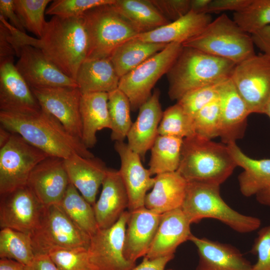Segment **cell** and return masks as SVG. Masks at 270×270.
Here are the masks:
<instances>
[{
  "instance_id": "c3c4849f",
  "label": "cell",
  "mask_w": 270,
  "mask_h": 270,
  "mask_svg": "<svg viewBox=\"0 0 270 270\" xmlns=\"http://www.w3.org/2000/svg\"><path fill=\"white\" fill-rule=\"evenodd\" d=\"M10 32L2 22H0V61L14 57L15 50L9 40Z\"/></svg>"
},
{
  "instance_id": "f1b7e54d",
  "label": "cell",
  "mask_w": 270,
  "mask_h": 270,
  "mask_svg": "<svg viewBox=\"0 0 270 270\" xmlns=\"http://www.w3.org/2000/svg\"><path fill=\"white\" fill-rule=\"evenodd\" d=\"M120 78L110 58L86 59L81 64L76 82L82 94L104 92L117 88Z\"/></svg>"
},
{
  "instance_id": "d6a6232c",
  "label": "cell",
  "mask_w": 270,
  "mask_h": 270,
  "mask_svg": "<svg viewBox=\"0 0 270 270\" xmlns=\"http://www.w3.org/2000/svg\"><path fill=\"white\" fill-rule=\"evenodd\" d=\"M182 142L176 137L158 136L150 150L148 170L152 176L177 171Z\"/></svg>"
},
{
  "instance_id": "3957f363",
  "label": "cell",
  "mask_w": 270,
  "mask_h": 270,
  "mask_svg": "<svg viewBox=\"0 0 270 270\" xmlns=\"http://www.w3.org/2000/svg\"><path fill=\"white\" fill-rule=\"evenodd\" d=\"M236 65L229 60L182 46L166 74L168 96L177 101L192 90L220 84L230 78Z\"/></svg>"
},
{
  "instance_id": "7402d4cb",
  "label": "cell",
  "mask_w": 270,
  "mask_h": 270,
  "mask_svg": "<svg viewBox=\"0 0 270 270\" xmlns=\"http://www.w3.org/2000/svg\"><path fill=\"white\" fill-rule=\"evenodd\" d=\"M191 224L180 208L162 214L154 238L144 257L152 260L174 255L177 248L188 240L192 234Z\"/></svg>"
},
{
  "instance_id": "4fadbf2b",
  "label": "cell",
  "mask_w": 270,
  "mask_h": 270,
  "mask_svg": "<svg viewBox=\"0 0 270 270\" xmlns=\"http://www.w3.org/2000/svg\"><path fill=\"white\" fill-rule=\"evenodd\" d=\"M44 206L26 185L0 194V226L31 234L38 226Z\"/></svg>"
},
{
  "instance_id": "277c9868",
  "label": "cell",
  "mask_w": 270,
  "mask_h": 270,
  "mask_svg": "<svg viewBox=\"0 0 270 270\" xmlns=\"http://www.w3.org/2000/svg\"><path fill=\"white\" fill-rule=\"evenodd\" d=\"M236 166L227 145L196 134L183 139L177 172L187 182L220 186Z\"/></svg>"
},
{
  "instance_id": "ac0fdd59",
  "label": "cell",
  "mask_w": 270,
  "mask_h": 270,
  "mask_svg": "<svg viewBox=\"0 0 270 270\" xmlns=\"http://www.w3.org/2000/svg\"><path fill=\"white\" fill-rule=\"evenodd\" d=\"M114 148L120 160L118 170L128 194V211L144 206L146 192L152 188L154 178L143 166L140 156L127 144L115 142Z\"/></svg>"
},
{
  "instance_id": "f6af8a7d",
  "label": "cell",
  "mask_w": 270,
  "mask_h": 270,
  "mask_svg": "<svg viewBox=\"0 0 270 270\" xmlns=\"http://www.w3.org/2000/svg\"><path fill=\"white\" fill-rule=\"evenodd\" d=\"M190 0H151L162 16L174 22L190 12Z\"/></svg>"
},
{
  "instance_id": "52a82bcc",
  "label": "cell",
  "mask_w": 270,
  "mask_h": 270,
  "mask_svg": "<svg viewBox=\"0 0 270 270\" xmlns=\"http://www.w3.org/2000/svg\"><path fill=\"white\" fill-rule=\"evenodd\" d=\"M82 17L88 36L86 59L109 58L120 45L138 34L113 4L91 8Z\"/></svg>"
},
{
  "instance_id": "9c48e42d",
  "label": "cell",
  "mask_w": 270,
  "mask_h": 270,
  "mask_svg": "<svg viewBox=\"0 0 270 270\" xmlns=\"http://www.w3.org/2000/svg\"><path fill=\"white\" fill-rule=\"evenodd\" d=\"M182 48V44H169L120 78L118 88L128 98L132 111L139 110L150 98L154 86L166 74Z\"/></svg>"
},
{
  "instance_id": "2e32d148",
  "label": "cell",
  "mask_w": 270,
  "mask_h": 270,
  "mask_svg": "<svg viewBox=\"0 0 270 270\" xmlns=\"http://www.w3.org/2000/svg\"><path fill=\"white\" fill-rule=\"evenodd\" d=\"M41 109L31 88L14 64V57L0 61V112L28 114Z\"/></svg>"
},
{
  "instance_id": "1f68e13d",
  "label": "cell",
  "mask_w": 270,
  "mask_h": 270,
  "mask_svg": "<svg viewBox=\"0 0 270 270\" xmlns=\"http://www.w3.org/2000/svg\"><path fill=\"white\" fill-rule=\"evenodd\" d=\"M168 44L146 42L134 37L120 45L109 58L120 78Z\"/></svg>"
},
{
  "instance_id": "d590c367",
  "label": "cell",
  "mask_w": 270,
  "mask_h": 270,
  "mask_svg": "<svg viewBox=\"0 0 270 270\" xmlns=\"http://www.w3.org/2000/svg\"><path fill=\"white\" fill-rule=\"evenodd\" d=\"M108 108L112 130L110 138L115 142H124L132 124L130 100L118 88L108 93Z\"/></svg>"
},
{
  "instance_id": "5b68a950",
  "label": "cell",
  "mask_w": 270,
  "mask_h": 270,
  "mask_svg": "<svg viewBox=\"0 0 270 270\" xmlns=\"http://www.w3.org/2000/svg\"><path fill=\"white\" fill-rule=\"evenodd\" d=\"M187 182L180 208L192 224L198 223L202 218H212L240 233L250 232L260 227L259 218L241 214L227 204L220 196V186Z\"/></svg>"
},
{
  "instance_id": "836d02e7",
  "label": "cell",
  "mask_w": 270,
  "mask_h": 270,
  "mask_svg": "<svg viewBox=\"0 0 270 270\" xmlns=\"http://www.w3.org/2000/svg\"><path fill=\"white\" fill-rule=\"evenodd\" d=\"M58 204L69 218L90 236L99 228L92 206L71 183Z\"/></svg>"
},
{
  "instance_id": "ba28073f",
  "label": "cell",
  "mask_w": 270,
  "mask_h": 270,
  "mask_svg": "<svg viewBox=\"0 0 270 270\" xmlns=\"http://www.w3.org/2000/svg\"><path fill=\"white\" fill-rule=\"evenodd\" d=\"M30 236L36 255L48 254L54 248L88 249L90 241V236L69 218L58 204L44 206Z\"/></svg>"
},
{
  "instance_id": "603a6c76",
  "label": "cell",
  "mask_w": 270,
  "mask_h": 270,
  "mask_svg": "<svg viewBox=\"0 0 270 270\" xmlns=\"http://www.w3.org/2000/svg\"><path fill=\"white\" fill-rule=\"evenodd\" d=\"M188 240L197 248L199 260L196 270H252L250 262L230 244L192 234Z\"/></svg>"
},
{
  "instance_id": "74e56055",
  "label": "cell",
  "mask_w": 270,
  "mask_h": 270,
  "mask_svg": "<svg viewBox=\"0 0 270 270\" xmlns=\"http://www.w3.org/2000/svg\"><path fill=\"white\" fill-rule=\"evenodd\" d=\"M50 0H14L15 10L24 28L36 35L42 36L47 22L44 12Z\"/></svg>"
},
{
  "instance_id": "4dcf8cb0",
  "label": "cell",
  "mask_w": 270,
  "mask_h": 270,
  "mask_svg": "<svg viewBox=\"0 0 270 270\" xmlns=\"http://www.w3.org/2000/svg\"><path fill=\"white\" fill-rule=\"evenodd\" d=\"M113 6L138 34L151 32L170 22L151 0H116Z\"/></svg>"
},
{
  "instance_id": "30bf717a",
  "label": "cell",
  "mask_w": 270,
  "mask_h": 270,
  "mask_svg": "<svg viewBox=\"0 0 270 270\" xmlns=\"http://www.w3.org/2000/svg\"><path fill=\"white\" fill-rule=\"evenodd\" d=\"M250 114H266L270 100V58L255 54L236 64L230 77Z\"/></svg>"
},
{
  "instance_id": "e575fe53",
  "label": "cell",
  "mask_w": 270,
  "mask_h": 270,
  "mask_svg": "<svg viewBox=\"0 0 270 270\" xmlns=\"http://www.w3.org/2000/svg\"><path fill=\"white\" fill-rule=\"evenodd\" d=\"M36 256L30 234L10 228L0 231V258L15 260L25 266Z\"/></svg>"
},
{
  "instance_id": "cb8c5ba5",
  "label": "cell",
  "mask_w": 270,
  "mask_h": 270,
  "mask_svg": "<svg viewBox=\"0 0 270 270\" xmlns=\"http://www.w3.org/2000/svg\"><path fill=\"white\" fill-rule=\"evenodd\" d=\"M128 197L119 170L108 169L93 208L99 228L114 224L128 207Z\"/></svg>"
},
{
  "instance_id": "7a4b0ae2",
  "label": "cell",
  "mask_w": 270,
  "mask_h": 270,
  "mask_svg": "<svg viewBox=\"0 0 270 270\" xmlns=\"http://www.w3.org/2000/svg\"><path fill=\"white\" fill-rule=\"evenodd\" d=\"M0 126L20 136L50 156L66 159L74 154L86 158L94 154L72 136L52 114L41 109L32 114L0 112Z\"/></svg>"
},
{
  "instance_id": "9a60e30c",
  "label": "cell",
  "mask_w": 270,
  "mask_h": 270,
  "mask_svg": "<svg viewBox=\"0 0 270 270\" xmlns=\"http://www.w3.org/2000/svg\"><path fill=\"white\" fill-rule=\"evenodd\" d=\"M16 66L31 88H78L75 80L62 72L40 50L30 46L20 48Z\"/></svg>"
},
{
  "instance_id": "f5cc1de1",
  "label": "cell",
  "mask_w": 270,
  "mask_h": 270,
  "mask_svg": "<svg viewBox=\"0 0 270 270\" xmlns=\"http://www.w3.org/2000/svg\"><path fill=\"white\" fill-rule=\"evenodd\" d=\"M0 270H25V265L14 260L1 258Z\"/></svg>"
},
{
  "instance_id": "8992f818",
  "label": "cell",
  "mask_w": 270,
  "mask_h": 270,
  "mask_svg": "<svg viewBox=\"0 0 270 270\" xmlns=\"http://www.w3.org/2000/svg\"><path fill=\"white\" fill-rule=\"evenodd\" d=\"M182 45L236 64L256 54L251 34L226 14L212 20L199 34Z\"/></svg>"
},
{
  "instance_id": "816d5d0a",
  "label": "cell",
  "mask_w": 270,
  "mask_h": 270,
  "mask_svg": "<svg viewBox=\"0 0 270 270\" xmlns=\"http://www.w3.org/2000/svg\"><path fill=\"white\" fill-rule=\"evenodd\" d=\"M25 270H60L48 254H36Z\"/></svg>"
},
{
  "instance_id": "db71d44e",
  "label": "cell",
  "mask_w": 270,
  "mask_h": 270,
  "mask_svg": "<svg viewBox=\"0 0 270 270\" xmlns=\"http://www.w3.org/2000/svg\"><path fill=\"white\" fill-rule=\"evenodd\" d=\"M212 0H190V11L196 14H206V10Z\"/></svg>"
},
{
  "instance_id": "bcb514c9",
  "label": "cell",
  "mask_w": 270,
  "mask_h": 270,
  "mask_svg": "<svg viewBox=\"0 0 270 270\" xmlns=\"http://www.w3.org/2000/svg\"><path fill=\"white\" fill-rule=\"evenodd\" d=\"M252 0H212L206 14L219 12L226 10L238 12L247 7Z\"/></svg>"
},
{
  "instance_id": "4316f807",
  "label": "cell",
  "mask_w": 270,
  "mask_h": 270,
  "mask_svg": "<svg viewBox=\"0 0 270 270\" xmlns=\"http://www.w3.org/2000/svg\"><path fill=\"white\" fill-rule=\"evenodd\" d=\"M212 19L209 14L190 11L180 19L134 38L144 42L169 44H182L199 34Z\"/></svg>"
},
{
  "instance_id": "9f6ffc18",
  "label": "cell",
  "mask_w": 270,
  "mask_h": 270,
  "mask_svg": "<svg viewBox=\"0 0 270 270\" xmlns=\"http://www.w3.org/2000/svg\"><path fill=\"white\" fill-rule=\"evenodd\" d=\"M12 133L0 126V148L4 146L10 140Z\"/></svg>"
},
{
  "instance_id": "484cf974",
  "label": "cell",
  "mask_w": 270,
  "mask_h": 270,
  "mask_svg": "<svg viewBox=\"0 0 270 270\" xmlns=\"http://www.w3.org/2000/svg\"><path fill=\"white\" fill-rule=\"evenodd\" d=\"M152 190L144 200V207L162 214L181 208L184 200L186 180L177 172L156 175Z\"/></svg>"
},
{
  "instance_id": "7dc6e473",
  "label": "cell",
  "mask_w": 270,
  "mask_h": 270,
  "mask_svg": "<svg viewBox=\"0 0 270 270\" xmlns=\"http://www.w3.org/2000/svg\"><path fill=\"white\" fill-rule=\"evenodd\" d=\"M0 16L19 30L25 32V28L16 14L14 7V0H0Z\"/></svg>"
},
{
  "instance_id": "6da1fadb",
  "label": "cell",
  "mask_w": 270,
  "mask_h": 270,
  "mask_svg": "<svg viewBox=\"0 0 270 270\" xmlns=\"http://www.w3.org/2000/svg\"><path fill=\"white\" fill-rule=\"evenodd\" d=\"M3 22L10 31V40L16 56H19L23 46L36 48L64 74L76 80L88 52V36L82 16L74 18L53 16L46 22L40 38L19 30L5 20Z\"/></svg>"
},
{
  "instance_id": "d4e9b609",
  "label": "cell",
  "mask_w": 270,
  "mask_h": 270,
  "mask_svg": "<svg viewBox=\"0 0 270 270\" xmlns=\"http://www.w3.org/2000/svg\"><path fill=\"white\" fill-rule=\"evenodd\" d=\"M64 166L70 183L93 206L108 170L105 163L95 156L86 158L74 154L64 160Z\"/></svg>"
},
{
  "instance_id": "e0dca14e",
  "label": "cell",
  "mask_w": 270,
  "mask_h": 270,
  "mask_svg": "<svg viewBox=\"0 0 270 270\" xmlns=\"http://www.w3.org/2000/svg\"><path fill=\"white\" fill-rule=\"evenodd\" d=\"M70 184L64 159L48 156L31 172L27 186L45 206L58 204Z\"/></svg>"
},
{
  "instance_id": "7bdbcfd3",
  "label": "cell",
  "mask_w": 270,
  "mask_h": 270,
  "mask_svg": "<svg viewBox=\"0 0 270 270\" xmlns=\"http://www.w3.org/2000/svg\"><path fill=\"white\" fill-rule=\"evenodd\" d=\"M218 84L208 86L189 92L176 103L193 120L200 110L218 97Z\"/></svg>"
},
{
  "instance_id": "d6986e66",
  "label": "cell",
  "mask_w": 270,
  "mask_h": 270,
  "mask_svg": "<svg viewBox=\"0 0 270 270\" xmlns=\"http://www.w3.org/2000/svg\"><path fill=\"white\" fill-rule=\"evenodd\" d=\"M220 126L219 136L223 144L236 142L244 134L250 114L230 78L218 86Z\"/></svg>"
},
{
  "instance_id": "44dd1931",
  "label": "cell",
  "mask_w": 270,
  "mask_h": 270,
  "mask_svg": "<svg viewBox=\"0 0 270 270\" xmlns=\"http://www.w3.org/2000/svg\"><path fill=\"white\" fill-rule=\"evenodd\" d=\"M160 97V90L155 89L140 108L137 118L127 136L128 146L143 159L158 135V128L164 112Z\"/></svg>"
},
{
  "instance_id": "5bb4252c",
  "label": "cell",
  "mask_w": 270,
  "mask_h": 270,
  "mask_svg": "<svg viewBox=\"0 0 270 270\" xmlns=\"http://www.w3.org/2000/svg\"><path fill=\"white\" fill-rule=\"evenodd\" d=\"M31 90L41 108L54 116L70 134L81 140L80 105L82 94L78 88L49 87Z\"/></svg>"
},
{
  "instance_id": "681fc988",
  "label": "cell",
  "mask_w": 270,
  "mask_h": 270,
  "mask_svg": "<svg viewBox=\"0 0 270 270\" xmlns=\"http://www.w3.org/2000/svg\"><path fill=\"white\" fill-rule=\"evenodd\" d=\"M254 46L270 58V25L251 34Z\"/></svg>"
},
{
  "instance_id": "7c38bea8",
  "label": "cell",
  "mask_w": 270,
  "mask_h": 270,
  "mask_svg": "<svg viewBox=\"0 0 270 270\" xmlns=\"http://www.w3.org/2000/svg\"><path fill=\"white\" fill-rule=\"evenodd\" d=\"M130 212L126 210L118 220L106 228H98L90 236L88 252L94 270H130L136 264L124 256V245Z\"/></svg>"
},
{
  "instance_id": "f35d334b",
  "label": "cell",
  "mask_w": 270,
  "mask_h": 270,
  "mask_svg": "<svg viewBox=\"0 0 270 270\" xmlns=\"http://www.w3.org/2000/svg\"><path fill=\"white\" fill-rule=\"evenodd\" d=\"M233 20L252 34L270 25V0H252L242 10L234 13Z\"/></svg>"
},
{
  "instance_id": "ab89813d",
  "label": "cell",
  "mask_w": 270,
  "mask_h": 270,
  "mask_svg": "<svg viewBox=\"0 0 270 270\" xmlns=\"http://www.w3.org/2000/svg\"><path fill=\"white\" fill-rule=\"evenodd\" d=\"M48 255L60 270H94L85 248H54Z\"/></svg>"
},
{
  "instance_id": "8fae6325",
  "label": "cell",
  "mask_w": 270,
  "mask_h": 270,
  "mask_svg": "<svg viewBox=\"0 0 270 270\" xmlns=\"http://www.w3.org/2000/svg\"><path fill=\"white\" fill-rule=\"evenodd\" d=\"M48 156L19 134L12 133L0 148V194L26 185L34 167Z\"/></svg>"
},
{
  "instance_id": "f907efd6",
  "label": "cell",
  "mask_w": 270,
  "mask_h": 270,
  "mask_svg": "<svg viewBox=\"0 0 270 270\" xmlns=\"http://www.w3.org/2000/svg\"><path fill=\"white\" fill-rule=\"evenodd\" d=\"M174 258V255L152 260L144 257L142 261L130 270H164L166 264Z\"/></svg>"
},
{
  "instance_id": "b9f144b4",
  "label": "cell",
  "mask_w": 270,
  "mask_h": 270,
  "mask_svg": "<svg viewBox=\"0 0 270 270\" xmlns=\"http://www.w3.org/2000/svg\"><path fill=\"white\" fill-rule=\"evenodd\" d=\"M116 0H56L46 8V14L62 18L82 16L86 11L102 5L112 4Z\"/></svg>"
},
{
  "instance_id": "8d00e7d4",
  "label": "cell",
  "mask_w": 270,
  "mask_h": 270,
  "mask_svg": "<svg viewBox=\"0 0 270 270\" xmlns=\"http://www.w3.org/2000/svg\"><path fill=\"white\" fill-rule=\"evenodd\" d=\"M158 134L182 139L191 136L195 134L193 120L176 103L164 111Z\"/></svg>"
},
{
  "instance_id": "f546056e",
  "label": "cell",
  "mask_w": 270,
  "mask_h": 270,
  "mask_svg": "<svg viewBox=\"0 0 270 270\" xmlns=\"http://www.w3.org/2000/svg\"><path fill=\"white\" fill-rule=\"evenodd\" d=\"M227 146L236 166L244 170L238 177L240 189L244 196L256 195L270 185V158H250L236 142Z\"/></svg>"
},
{
  "instance_id": "83f0119b",
  "label": "cell",
  "mask_w": 270,
  "mask_h": 270,
  "mask_svg": "<svg viewBox=\"0 0 270 270\" xmlns=\"http://www.w3.org/2000/svg\"><path fill=\"white\" fill-rule=\"evenodd\" d=\"M108 98V93L104 92L82 94L80 105L82 124L81 140L88 149L95 146L98 131L110 128Z\"/></svg>"
},
{
  "instance_id": "680465c9",
  "label": "cell",
  "mask_w": 270,
  "mask_h": 270,
  "mask_svg": "<svg viewBox=\"0 0 270 270\" xmlns=\"http://www.w3.org/2000/svg\"><path fill=\"white\" fill-rule=\"evenodd\" d=\"M174 270L170 268V269H168V270Z\"/></svg>"
},
{
  "instance_id": "ffe728a7",
  "label": "cell",
  "mask_w": 270,
  "mask_h": 270,
  "mask_svg": "<svg viewBox=\"0 0 270 270\" xmlns=\"http://www.w3.org/2000/svg\"><path fill=\"white\" fill-rule=\"evenodd\" d=\"M162 214L144 206L130 212L125 232L124 256L136 264L148 254L158 227Z\"/></svg>"
},
{
  "instance_id": "ee69618b",
  "label": "cell",
  "mask_w": 270,
  "mask_h": 270,
  "mask_svg": "<svg viewBox=\"0 0 270 270\" xmlns=\"http://www.w3.org/2000/svg\"><path fill=\"white\" fill-rule=\"evenodd\" d=\"M250 252L258 256L252 270H270V226L258 231Z\"/></svg>"
},
{
  "instance_id": "11a10c76",
  "label": "cell",
  "mask_w": 270,
  "mask_h": 270,
  "mask_svg": "<svg viewBox=\"0 0 270 270\" xmlns=\"http://www.w3.org/2000/svg\"><path fill=\"white\" fill-rule=\"evenodd\" d=\"M256 196L259 203L270 206V185L258 193Z\"/></svg>"
},
{
  "instance_id": "60d3db41",
  "label": "cell",
  "mask_w": 270,
  "mask_h": 270,
  "mask_svg": "<svg viewBox=\"0 0 270 270\" xmlns=\"http://www.w3.org/2000/svg\"><path fill=\"white\" fill-rule=\"evenodd\" d=\"M195 134L212 140L219 136L220 104L218 96L200 110L193 118Z\"/></svg>"
},
{
  "instance_id": "6f0895ef",
  "label": "cell",
  "mask_w": 270,
  "mask_h": 270,
  "mask_svg": "<svg viewBox=\"0 0 270 270\" xmlns=\"http://www.w3.org/2000/svg\"><path fill=\"white\" fill-rule=\"evenodd\" d=\"M266 114L270 118V100L268 106Z\"/></svg>"
}]
</instances>
